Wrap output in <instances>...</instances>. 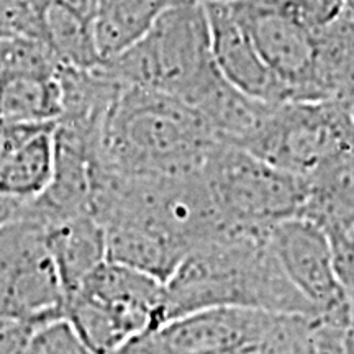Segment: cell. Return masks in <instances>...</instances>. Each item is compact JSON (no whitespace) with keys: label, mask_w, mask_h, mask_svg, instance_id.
I'll return each mask as SVG.
<instances>
[{"label":"cell","mask_w":354,"mask_h":354,"mask_svg":"<svg viewBox=\"0 0 354 354\" xmlns=\"http://www.w3.org/2000/svg\"><path fill=\"white\" fill-rule=\"evenodd\" d=\"M55 125L38 127L3 159L0 196L33 202L46 190L55 169Z\"/></svg>","instance_id":"obj_13"},{"label":"cell","mask_w":354,"mask_h":354,"mask_svg":"<svg viewBox=\"0 0 354 354\" xmlns=\"http://www.w3.org/2000/svg\"><path fill=\"white\" fill-rule=\"evenodd\" d=\"M59 73V71H57ZM63 113L57 74L0 79V120L20 125H53Z\"/></svg>","instance_id":"obj_15"},{"label":"cell","mask_w":354,"mask_h":354,"mask_svg":"<svg viewBox=\"0 0 354 354\" xmlns=\"http://www.w3.org/2000/svg\"><path fill=\"white\" fill-rule=\"evenodd\" d=\"M43 228L44 241L66 299L107 261L105 228L92 214L51 221Z\"/></svg>","instance_id":"obj_10"},{"label":"cell","mask_w":354,"mask_h":354,"mask_svg":"<svg viewBox=\"0 0 354 354\" xmlns=\"http://www.w3.org/2000/svg\"><path fill=\"white\" fill-rule=\"evenodd\" d=\"M256 2L284 13L313 32L320 30L343 10L342 0H256Z\"/></svg>","instance_id":"obj_18"},{"label":"cell","mask_w":354,"mask_h":354,"mask_svg":"<svg viewBox=\"0 0 354 354\" xmlns=\"http://www.w3.org/2000/svg\"><path fill=\"white\" fill-rule=\"evenodd\" d=\"M19 354H87V351L69 323L61 318L38 326Z\"/></svg>","instance_id":"obj_17"},{"label":"cell","mask_w":354,"mask_h":354,"mask_svg":"<svg viewBox=\"0 0 354 354\" xmlns=\"http://www.w3.org/2000/svg\"><path fill=\"white\" fill-rule=\"evenodd\" d=\"M63 320L88 354H112L135 336L167 322L166 284L105 261L64 299Z\"/></svg>","instance_id":"obj_4"},{"label":"cell","mask_w":354,"mask_h":354,"mask_svg":"<svg viewBox=\"0 0 354 354\" xmlns=\"http://www.w3.org/2000/svg\"><path fill=\"white\" fill-rule=\"evenodd\" d=\"M310 97L354 102V20L344 10L315 32Z\"/></svg>","instance_id":"obj_12"},{"label":"cell","mask_w":354,"mask_h":354,"mask_svg":"<svg viewBox=\"0 0 354 354\" xmlns=\"http://www.w3.org/2000/svg\"><path fill=\"white\" fill-rule=\"evenodd\" d=\"M48 2L57 3V6L68 8V10L77 13L79 17L94 24L107 0H48Z\"/></svg>","instance_id":"obj_20"},{"label":"cell","mask_w":354,"mask_h":354,"mask_svg":"<svg viewBox=\"0 0 354 354\" xmlns=\"http://www.w3.org/2000/svg\"><path fill=\"white\" fill-rule=\"evenodd\" d=\"M102 225L107 238V261L149 274L165 284L187 256L179 241L141 220L110 216Z\"/></svg>","instance_id":"obj_11"},{"label":"cell","mask_w":354,"mask_h":354,"mask_svg":"<svg viewBox=\"0 0 354 354\" xmlns=\"http://www.w3.org/2000/svg\"><path fill=\"white\" fill-rule=\"evenodd\" d=\"M353 109H354V104H353Z\"/></svg>","instance_id":"obj_25"},{"label":"cell","mask_w":354,"mask_h":354,"mask_svg":"<svg viewBox=\"0 0 354 354\" xmlns=\"http://www.w3.org/2000/svg\"><path fill=\"white\" fill-rule=\"evenodd\" d=\"M43 39L61 68L94 69L104 63L97 48L94 24L57 3L46 2L44 6Z\"/></svg>","instance_id":"obj_16"},{"label":"cell","mask_w":354,"mask_h":354,"mask_svg":"<svg viewBox=\"0 0 354 354\" xmlns=\"http://www.w3.org/2000/svg\"><path fill=\"white\" fill-rule=\"evenodd\" d=\"M279 266L318 318L351 322V302L326 230L308 215H295L268 228Z\"/></svg>","instance_id":"obj_7"},{"label":"cell","mask_w":354,"mask_h":354,"mask_svg":"<svg viewBox=\"0 0 354 354\" xmlns=\"http://www.w3.org/2000/svg\"><path fill=\"white\" fill-rule=\"evenodd\" d=\"M194 2L202 3V6H207V3H216V2H238V0H194Z\"/></svg>","instance_id":"obj_24"},{"label":"cell","mask_w":354,"mask_h":354,"mask_svg":"<svg viewBox=\"0 0 354 354\" xmlns=\"http://www.w3.org/2000/svg\"><path fill=\"white\" fill-rule=\"evenodd\" d=\"M100 68L123 87L165 92L192 105L221 74L205 6L174 0L143 39Z\"/></svg>","instance_id":"obj_3"},{"label":"cell","mask_w":354,"mask_h":354,"mask_svg":"<svg viewBox=\"0 0 354 354\" xmlns=\"http://www.w3.org/2000/svg\"><path fill=\"white\" fill-rule=\"evenodd\" d=\"M202 174L228 228L263 230L302 215L310 196L308 179L225 141L207 154Z\"/></svg>","instance_id":"obj_6"},{"label":"cell","mask_w":354,"mask_h":354,"mask_svg":"<svg viewBox=\"0 0 354 354\" xmlns=\"http://www.w3.org/2000/svg\"><path fill=\"white\" fill-rule=\"evenodd\" d=\"M351 322L315 318L310 331L308 354H343L344 331Z\"/></svg>","instance_id":"obj_19"},{"label":"cell","mask_w":354,"mask_h":354,"mask_svg":"<svg viewBox=\"0 0 354 354\" xmlns=\"http://www.w3.org/2000/svg\"><path fill=\"white\" fill-rule=\"evenodd\" d=\"M214 307L318 318L279 266L268 228H230L194 248L166 282L167 322Z\"/></svg>","instance_id":"obj_1"},{"label":"cell","mask_w":354,"mask_h":354,"mask_svg":"<svg viewBox=\"0 0 354 354\" xmlns=\"http://www.w3.org/2000/svg\"><path fill=\"white\" fill-rule=\"evenodd\" d=\"M205 10L210 24L212 53L221 76L256 100L266 104L289 102V88L266 64L233 3H207Z\"/></svg>","instance_id":"obj_9"},{"label":"cell","mask_w":354,"mask_h":354,"mask_svg":"<svg viewBox=\"0 0 354 354\" xmlns=\"http://www.w3.org/2000/svg\"><path fill=\"white\" fill-rule=\"evenodd\" d=\"M354 102L272 104L245 149L304 179H315L354 158Z\"/></svg>","instance_id":"obj_5"},{"label":"cell","mask_w":354,"mask_h":354,"mask_svg":"<svg viewBox=\"0 0 354 354\" xmlns=\"http://www.w3.org/2000/svg\"><path fill=\"white\" fill-rule=\"evenodd\" d=\"M28 203L30 202L0 196V228H3L6 225L12 223V221H17L21 216H25L26 210H28Z\"/></svg>","instance_id":"obj_21"},{"label":"cell","mask_w":354,"mask_h":354,"mask_svg":"<svg viewBox=\"0 0 354 354\" xmlns=\"http://www.w3.org/2000/svg\"><path fill=\"white\" fill-rule=\"evenodd\" d=\"M232 3L266 64L289 88L290 100H312L315 32L256 0Z\"/></svg>","instance_id":"obj_8"},{"label":"cell","mask_w":354,"mask_h":354,"mask_svg":"<svg viewBox=\"0 0 354 354\" xmlns=\"http://www.w3.org/2000/svg\"><path fill=\"white\" fill-rule=\"evenodd\" d=\"M343 354H354V323L351 322L344 331L343 342Z\"/></svg>","instance_id":"obj_22"},{"label":"cell","mask_w":354,"mask_h":354,"mask_svg":"<svg viewBox=\"0 0 354 354\" xmlns=\"http://www.w3.org/2000/svg\"><path fill=\"white\" fill-rule=\"evenodd\" d=\"M343 10L354 20V0H342Z\"/></svg>","instance_id":"obj_23"},{"label":"cell","mask_w":354,"mask_h":354,"mask_svg":"<svg viewBox=\"0 0 354 354\" xmlns=\"http://www.w3.org/2000/svg\"><path fill=\"white\" fill-rule=\"evenodd\" d=\"M192 105L165 92L123 87L100 136L97 167L125 176L189 174L218 143Z\"/></svg>","instance_id":"obj_2"},{"label":"cell","mask_w":354,"mask_h":354,"mask_svg":"<svg viewBox=\"0 0 354 354\" xmlns=\"http://www.w3.org/2000/svg\"><path fill=\"white\" fill-rule=\"evenodd\" d=\"M174 0H107L94 21L102 61L122 55L143 39Z\"/></svg>","instance_id":"obj_14"}]
</instances>
